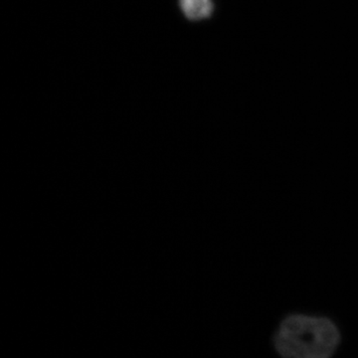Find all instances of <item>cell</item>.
<instances>
[{
  "mask_svg": "<svg viewBox=\"0 0 358 358\" xmlns=\"http://www.w3.org/2000/svg\"><path fill=\"white\" fill-rule=\"evenodd\" d=\"M341 341V331L333 320L303 313L285 317L273 339L275 352L286 358H329Z\"/></svg>",
  "mask_w": 358,
  "mask_h": 358,
  "instance_id": "obj_1",
  "label": "cell"
},
{
  "mask_svg": "<svg viewBox=\"0 0 358 358\" xmlns=\"http://www.w3.org/2000/svg\"><path fill=\"white\" fill-rule=\"evenodd\" d=\"M179 6L185 17L192 21L207 20L214 11L212 0H179Z\"/></svg>",
  "mask_w": 358,
  "mask_h": 358,
  "instance_id": "obj_2",
  "label": "cell"
}]
</instances>
